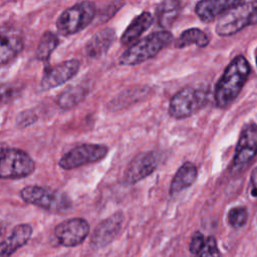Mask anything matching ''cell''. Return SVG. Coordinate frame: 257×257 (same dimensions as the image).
Listing matches in <instances>:
<instances>
[{"instance_id":"cell-1","label":"cell","mask_w":257,"mask_h":257,"mask_svg":"<svg viewBox=\"0 0 257 257\" xmlns=\"http://www.w3.org/2000/svg\"><path fill=\"white\" fill-rule=\"evenodd\" d=\"M250 70L251 67L243 55H237L230 61L215 86L214 98L218 107L225 108L237 98Z\"/></svg>"},{"instance_id":"cell-2","label":"cell","mask_w":257,"mask_h":257,"mask_svg":"<svg viewBox=\"0 0 257 257\" xmlns=\"http://www.w3.org/2000/svg\"><path fill=\"white\" fill-rule=\"evenodd\" d=\"M174 37L167 30L153 32L132 44L119 57V64L132 66L143 63L156 56L163 48L168 46Z\"/></svg>"},{"instance_id":"cell-3","label":"cell","mask_w":257,"mask_h":257,"mask_svg":"<svg viewBox=\"0 0 257 257\" xmlns=\"http://www.w3.org/2000/svg\"><path fill=\"white\" fill-rule=\"evenodd\" d=\"M257 23V1H242L226 11L217 21L216 32L220 36H230L249 25Z\"/></svg>"},{"instance_id":"cell-4","label":"cell","mask_w":257,"mask_h":257,"mask_svg":"<svg viewBox=\"0 0 257 257\" xmlns=\"http://www.w3.org/2000/svg\"><path fill=\"white\" fill-rule=\"evenodd\" d=\"M20 196L24 202L52 213H63L71 207V201L65 194L37 185L24 187Z\"/></svg>"},{"instance_id":"cell-5","label":"cell","mask_w":257,"mask_h":257,"mask_svg":"<svg viewBox=\"0 0 257 257\" xmlns=\"http://www.w3.org/2000/svg\"><path fill=\"white\" fill-rule=\"evenodd\" d=\"M96 7L90 1H82L65 9L56 20V28L61 35L67 36L80 32L95 17Z\"/></svg>"},{"instance_id":"cell-6","label":"cell","mask_w":257,"mask_h":257,"mask_svg":"<svg viewBox=\"0 0 257 257\" xmlns=\"http://www.w3.org/2000/svg\"><path fill=\"white\" fill-rule=\"evenodd\" d=\"M208 95L207 89L184 87L172 96L169 104V114L176 119L187 118L207 103Z\"/></svg>"},{"instance_id":"cell-7","label":"cell","mask_w":257,"mask_h":257,"mask_svg":"<svg viewBox=\"0 0 257 257\" xmlns=\"http://www.w3.org/2000/svg\"><path fill=\"white\" fill-rule=\"evenodd\" d=\"M257 156V123H246L240 133L230 171L233 175L243 173Z\"/></svg>"},{"instance_id":"cell-8","label":"cell","mask_w":257,"mask_h":257,"mask_svg":"<svg viewBox=\"0 0 257 257\" xmlns=\"http://www.w3.org/2000/svg\"><path fill=\"white\" fill-rule=\"evenodd\" d=\"M35 170L33 159L24 151L15 148L0 150V179H21Z\"/></svg>"},{"instance_id":"cell-9","label":"cell","mask_w":257,"mask_h":257,"mask_svg":"<svg viewBox=\"0 0 257 257\" xmlns=\"http://www.w3.org/2000/svg\"><path fill=\"white\" fill-rule=\"evenodd\" d=\"M107 147L99 144H84L76 146L60 158L58 165L64 170L77 169L102 160L107 155Z\"/></svg>"},{"instance_id":"cell-10","label":"cell","mask_w":257,"mask_h":257,"mask_svg":"<svg viewBox=\"0 0 257 257\" xmlns=\"http://www.w3.org/2000/svg\"><path fill=\"white\" fill-rule=\"evenodd\" d=\"M160 163V156L156 152H144L137 155L126 166L122 182L125 185H135L153 174Z\"/></svg>"},{"instance_id":"cell-11","label":"cell","mask_w":257,"mask_h":257,"mask_svg":"<svg viewBox=\"0 0 257 257\" xmlns=\"http://www.w3.org/2000/svg\"><path fill=\"white\" fill-rule=\"evenodd\" d=\"M89 224L82 218H71L59 223L54 229V237L64 247L81 244L89 234Z\"/></svg>"},{"instance_id":"cell-12","label":"cell","mask_w":257,"mask_h":257,"mask_svg":"<svg viewBox=\"0 0 257 257\" xmlns=\"http://www.w3.org/2000/svg\"><path fill=\"white\" fill-rule=\"evenodd\" d=\"M78 69L79 61L77 59L66 60L46 68L40 81L41 90H49L65 83L77 73Z\"/></svg>"},{"instance_id":"cell-13","label":"cell","mask_w":257,"mask_h":257,"mask_svg":"<svg viewBox=\"0 0 257 257\" xmlns=\"http://www.w3.org/2000/svg\"><path fill=\"white\" fill-rule=\"evenodd\" d=\"M23 47L24 38L20 30L9 25L0 26V65L12 61Z\"/></svg>"},{"instance_id":"cell-14","label":"cell","mask_w":257,"mask_h":257,"mask_svg":"<svg viewBox=\"0 0 257 257\" xmlns=\"http://www.w3.org/2000/svg\"><path fill=\"white\" fill-rule=\"evenodd\" d=\"M123 223V215L121 212H115L103 221H101L94 229L90 243L96 248H101L111 243L119 233Z\"/></svg>"},{"instance_id":"cell-15","label":"cell","mask_w":257,"mask_h":257,"mask_svg":"<svg viewBox=\"0 0 257 257\" xmlns=\"http://www.w3.org/2000/svg\"><path fill=\"white\" fill-rule=\"evenodd\" d=\"M242 1L228 0H205L197 3L195 12L203 22H212L220 18L226 11L237 6Z\"/></svg>"},{"instance_id":"cell-16","label":"cell","mask_w":257,"mask_h":257,"mask_svg":"<svg viewBox=\"0 0 257 257\" xmlns=\"http://www.w3.org/2000/svg\"><path fill=\"white\" fill-rule=\"evenodd\" d=\"M32 235V227L29 224L15 226L11 234L0 242V257H10L15 251L24 246Z\"/></svg>"},{"instance_id":"cell-17","label":"cell","mask_w":257,"mask_h":257,"mask_svg":"<svg viewBox=\"0 0 257 257\" xmlns=\"http://www.w3.org/2000/svg\"><path fill=\"white\" fill-rule=\"evenodd\" d=\"M115 39V31L112 28H104L96 32L86 43L85 53L90 58H98L107 52Z\"/></svg>"},{"instance_id":"cell-18","label":"cell","mask_w":257,"mask_h":257,"mask_svg":"<svg viewBox=\"0 0 257 257\" xmlns=\"http://www.w3.org/2000/svg\"><path fill=\"white\" fill-rule=\"evenodd\" d=\"M154 17L150 12H142L138 16H136L128 26L123 31L120 37V43L123 46L132 45L138 41L139 37L148 30L153 24Z\"/></svg>"},{"instance_id":"cell-19","label":"cell","mask_w":257,"mask_h":257,"mask_svg":"<svg viewBox=\"0 0 257 257\" xmlns=\"http://www.w3.org/2000/svg\"><path fill=\"white\" fill-rule=\"evenodd\" d=\"M198 177V169L192 162L184 163L176 172L170 185V194L177 195L191 187Z\"/></svg>"},{"instance_id":"cell-20","label":"cell","mask_w":257,"mask_h":257,"mask_svg":"<svg viewBox=\"0 0 257 257\" xmlns=\"http://www.w3.org/2000/svg\"><path fill=\"white\" fill-rule=\"evenodd\" d=\"M88 90V86H86L84 83L70 85L57 96L56 102L58 106L63 109L74 107L85 98Z\"/></svg>"},{"instance_id":"cell-21","label":"cell","mask_w":257,"mask_h":257,"mask_svg":"<svg viewBox=\"0 0 257 257\" xmlns=\"http://www.w3.org/2000/svg\"><path fill=\"white\" fill-rule=\"evenodd\" d=\"M181 11V3L175 0H166L161 2L156 8V17L160 27L164 29L170 28Z\"/></svg>"},{"instance_id":"cell-22","label":"cell","mask_w":257,"mask_h":257,"mask_svg":"<svg viewBox=\"0 0 257 257\" xmlns=\"http://www.w3.org/2000/svg\"><path fill=\"white\" fill-rule=\"evenodd\" d=\"M210 40L208 35L199 28H189L181 33L179 38L175 42L177 48H184L190 45H196L198 47H206Z\"/></svg>"},{"instance_id":"cell-23","label":"cell","mask_w":257,"mask_h":257,"mask_svg":"<svg viewBox=\"0 0 257 257\" xmlns=\"http://www.w3.org/2000/svg\"><path fill=\"white\" fill-rule=\"evenodd\" d=\"M58 44H59V38L55 33L51 31L44 32L39 39V42L35 51L36 58L40 61H47L51 53L58 46Z\"/></svg>"},{"instance_id":"cell-24","label":"cell","mask_w":257,"mask_h":257,"mask_svg":"<svg viewBox=\"0 0 257 257\" xmlns=\"http://www.w3.org/2000/svg\"><path fill=\"white\" fill-rule=\"evenodd\" d=\"M228 223L234 229L242 228L248 220V211L245 207L237 206L229 210L227 215Z\"/></svg>"},{"instance_id":"cell-25","label":"cell","mask_w":257,"mask_h":257,"mask_svg":"<svg viewBox=\"0 0 257 257\" xmlns=\"http://www.w3.org/2000/svg\"><path fill=\"white\" fill-rule=\"evenodd\" d=\"M199 257H222L217 241L213 236H210L206 239Z\"/></svg>"},{"instance_id":"cell-26","label":"cell","mask_w":257,"mask_h":257,"mask_svg":"<svg viewBox=\"0 0 257 257\" xmlns=\"http://www.w3.org/2000/svg\"><path fill=\"white\" fill-rule=\"evenodd\" d=\"M19 87L12 84V83H6L0 85V106L7 103L11 99L15 97V95L18 94Z\"/></svg>"},{"instance_id":"cell-27","label":"cell","mask_w":257,"mask_h":257,"mask_svg":"<svg viewBox=\"0 0 257 257\" xmlns=\"http://www.w3.org/2000/svg\"><path fill=\"white\" fill-rule=\"evenodd\" d=\"M205 241L206 240L204 238V235L200 231H196L192 235L191 241H190V245H189V250H190L191 254H193V255L200 254L201 250L204 247Z\"/></svg>"},{"instance_id":"cell-28","label":"cell","mask_w":257,"mask_h":257,"mask_svg":"<svg viewBox=\"0 0 257 257\" xmlns=\"http://www.w3.org/2000/svg\"><path fill=\"white\" fill-rule=\"evenodd\" d=\"M37 119L36 113L32 110H24L21 111L17 117H16V124L18 127H26L30 124H32L33 122H35Z\"/></svg>"},{"instance_id":"cell-29","label":"cell","mask_w":257,"mask_h":257,"mask_svg":"<svg viewBox=\"0 0 257 257\" xmlns=\"http://www.w3.org/2000/svg\"><path fill=\"white\" fill-rule=\"evenodd\" d=\"M249 195L252 198L257 199V167L252 171L249 186Z\"/></svg>"},{"instance_id":"cell-30","label":"cell","mask_w":257,"mask_h":257,"mask_svg":"<svg viewBox=\"0 0 257 257\" xmlns=\"http://www.w3.org/2000/svg\"><path fill=\"white\" fill-rule=\"evenodd\" d=\"M5 231V229H4V226H3V224L0 222V235L3 233Z\"/></svg>"},{"instance_id":"cell-31","label":"cell","mask_w":257,"mask_h":257,"mask_svg":"<svg viewBox=\"0 0 257 257\" xmlns=\"http://www.w3.org/2000/svg\"><path fill=\"white\" fill-rule=\"evenodd\" d=\"M255 62H256V66H257V48H256V52H255Z\"/></svg>"}]
</instances>
